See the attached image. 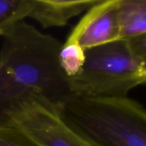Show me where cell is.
I'll return each instance as SVG.
<instances>
[{"instance_id": "6da1fadb", "label": "cell", "mask_w": 146, "mask_h": 146, "mask_svg": "<svg viewBox=\"0 0 146 146\" xmlns=\"http://www.w3.org/2000/svg\"><path fill=\"white\" fill-rule=\"evenodd\" d=\"M0 47V125L17 100L29 93L60 101L71 95L68 78L60 66L63 44L24 20L2 35Z\"/></svg>"}, {"instance_id": "7a4b0ae2", "label": "cell", "mask_w": 146, "mask_h": 146, "mask_svg": "<svg viewBox=\"0 0 146 146\" xmlns=\"http://www.w3.org/2000/svg\"><path fill=\"white\" fill-rule=\"evenodd\" d=\"M66 122L93 146H146V111L128 96L60 100Z\"/></svg>"}, {"instance_id": "3957f363", "label": "cell", "mask_w": 146, "mask_h": 146, "mask_svg": "<svg viewBox=\"0 0 146 146\" xmlns=\"http://www.w3.org/2000/svg\"><path fill=\"white\" fill-rule=\"evenodd\" d=\"M80 72L68 78L71 94L87 97L128 96L146 81V35L86 50Z\"/></svg>"}, {"instance_id": "277c9868", "label": "cell", "mask_w": 146, "mask_h": 146, "mask_svg": "<svg viewBox=\"0 0 146 146\" xmlns=\"http://www.w3.org/2000/svg\"><path fill=\"white\" fill-rule=\"evenodd\" d=\"M15 127L38 146H93L64 120L59 101L29 93L17 100L7 114Z\"/></svg>"}, {"instance_id": "5b68a950", "label": "cell", "mask_w": 146, "mask_h": 146, "mask_svg": "<svg viewBox=\"0 0 146 146\" xmlns=\"http://www.w3.org/2000/svg\"><path fill=\"white\" fill-rule=\"evenodd\" d=\"M119 0H98L76 25L66 41L84 50L120 40Z\"/></svg>"}, {"instance_id": "8992f818", "label": "cell", "mask_w": 146, "mask_h": 146, "mask_svg": "<svg viewBox=\"0 0 146 146\" xmlns=\"http://www.w3.org/2000/svg\"><path fill=\"white\" fill-rule=\"evenodd\" d=\"M98 0H29L27 18L44 29L67 25L74 17L95 5Z\"/></svg>"}, {"instance_id": "52a82bcc", "label": "cell", "mask_w": 146, "mask_h": 146, "mask_svg": "<svg viewBox=\"0 0 146 146\" xmlns=\"http://www.w3.org/2000/svg\"><path fill=\"white\" fill-rule=\"evenodd\" d=\"M120 40L146 35V0H119Z\"/></svg>"}, {"instance_id": "ba28073f", "label": "cell", "mask_w": 146, "mask_h": 146, "mask_svg": "<svg viewBox=\"0 0 146 146\" xmlns=\"http://www.w3.org/2000/svg\"><path fill=\"white\" fill-rule=\"evenodd\" d=\"M86 60L85 50L74 41H66L58 54L60 66L67 78L78 74Z\"/></svg>"}, {"instance_id": "9c48e42d", "label": "cell", "mask_w": 146, "mask_h": 146, "mask_svg": "<svg viewBox=\"0 0 146 146\" xmlns=\"http://www.w3.org/2000/svg\"><path fill=\"white\" fill-rule=\"evenodd\" d=\"M29 0H0V36L16 23L27 18Z\"/></svg>"}, {"instance_id": "30bf717a", "label": "cell", "mask_w": 146, "mask_h": 146, "mask_svg": "<svg viewBox=\"0 0 146 146\" xmlns=\"http://www.w3.org/2000/svg\"><path fill=\"white\" fill-rule=\"evenodd\" d=\"M0 146H38L19 130L11 125H0Z\"/></svg>"}]
</instances>
